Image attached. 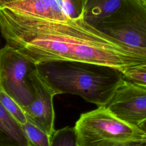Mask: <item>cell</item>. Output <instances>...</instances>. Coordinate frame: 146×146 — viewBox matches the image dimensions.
<instances>
[{
  "instance_id": "8992f818",
  "label": "cell",
  "mask_w": 146,
  "mask_h": 146,
  "mask_svg": "<svg viewBox=\"0 0 146 146\" xmlns=\"http://www.w3.org/2000/svg\"><path fill=\"white\" fill-rule=\"evenodd\" d=\"M106 107L123 121L140 127L146 120V88L124 79Z\"/></svg>"
},
{
  "instance_id": "2e32d148",
  "label": "cell",
  "mask_w": 146,
  "mask_h": 146,
  "mask_svg": "<svg viewBox=\"0 0 146 146\" xmlns=\"http://www.w3.org/2000/svg\"><path fill=\"white\" fill-rule=\"evenodd\" d=\"M140 127L146 132V120L145 121H144L140 125Z\"/></svg>"
},
{
  "instance_id": "8fae6325",
  "label": "cell",
  "mask_w": 146,
  "mask_h": 146,
  "mask_svg": "<svg viewBox=\"0 0 146 146\" xmlns=\"http://www.w3.org/2000/svg\"><path fill=\"white\" fill-rule=\"evenodd\" d=\"M29 146H50L51 137L30 121L21 125Z\"/></svg>"
},
{
  "instance_id": "7a4b0ae2",
  "label": "cell",
  "mask_w": 146,
  "mask_h": 146,
  "mask_svg": "<svg viewBox=\"0 0 146 146\" xmlns=\"http://www.w3.org/2000/svg\"><path fill=\"white\" fill-rule=\"evenodd\" d=\"M36 65V71L54 95L80 96L98 107H106L124 78L121 71L107 66L73 60Z\"/></svg>"
},
{
  "instance_id": "5b68a950",
  "label": "cell",
  "mask_w": 146,
  "mask_h": 146,
  "mask_svg": "<svg viewBox=\"0 0 146 146\" xmlns=\"http://www.w3.org/2000/svg\"><path fill=\"white\" fill-rule=\"evenodd\" d=\"M36 65L15 48L6 44L0 49V88L22 108L35 98L30 74Z\"/></svg>"
},
{
  "instance_id": "9c48e42d",
  "label": "cell",
  "mask_w": 146,
  "mask_h": 146,
  "mask_svg": "<svg viewBox=\"0 0 146 146\" xmlns=\"http://www.w3.org/2000/svg\"><path fill=\"white\" fill-rule=\"evenodd\" d=\"M0 146H29L21 125L0 102Z\"/></svg>"
},
{
  "instance_id": "5bb4252c",
  "label": "cell",
  "mask_w": 146,
  "mask_h": 146,
  "mask_svg": "<svg viewBox=\"0 0 146 146\" xmlns=\"http://www.w3.org/2000/svg\"><path fill=\"white\" fill-rule=\"evenodd\" d=\"M122 73L124 79L146 88V63L128 68Z\"/></svg>"
},
{
  "instance_id": "e0dca14e",
  "label": "cell",
  "mask_w": 146,
  "mask_h": 146,
  "mask_svg": "<svg viewBox=\"0 0 146 146\" xmlns=\"http://www.w3.org/2000/svg\"><path fill=\"white\" fill-rule=\"evenodd\" d=\"M141 1H143V2H145V3H146V0H141Z\"/></svg>"
},
{
  "instance_id": "30bf717a",
  "label": "cell",
  "mask_w": 146,
  "mask_h": 146,
  "mask_svg": "<svg viewBox=\"0 0 146 146\" xmlns=\"http://www.w3.org/2000/svg\"><path fill=\"white\" fill-rule=\"evenodd\" d=\"M124 0H87L83 19L88 24L95 26L102 20L115 13Z\"/></svg>"
},
{
  "instance_id": "7c38bea8",
  "label": "cell",
  "mask_w": 146,
  "mask_h": 146,
  "mask_svg": "<svg viewBox=\"0 0 146 146\" xmlns=\"http://www.w3.org/2000/svg\"><path fill=\"white\" fill-rule=\"evenodd\" d=\"M50 146H78L74 127L55 131L51 137Z\"/></svg>"
},
{
  "instance_id": "4fadbf2b",
  "label": "cell",
  "mask_w": 146,
  "mask_h": 146,
  "mask_svg": "<svg viewBox=\"0 0 146 146\" xmlns=\"http://www.w3.org/2000/svg\"><path fill=\"white\" fill-rule=\"evenodd\" d=\"M0 102L10 115L21 125L27 121L26 116L22 107L1 88Z\"/></svg>"
},
{
  "instance_id": "9a60e30c",
  "label": "cell",
  "mask_w": 146,
  "mask_h": 146,
  "mask_svg": "<svg viewBox=\"0 0 146 146\" xmlns=\"http://www.w3.org/2000/svg\"><path fill=\"white\" fill-rule=\"evenodd\" d=\"M16 1H18V0H0V10L5 8L7 4Z\"/></svg>"
},
{
  "instance_id": "52a82bcc",
  "label": "cell",
  "mask_w": 146,
  "mask_h": 146,
  "mask_svg": "<svg viewBox=\"0 0 146 146\" xmlns=\"http://www.w3.org/2000/svg\"><path fill=\"white\" fill-rule=\"evenodd\" d=\"M87 0H18L5 7L30 16L66 21L83 18Z\"/></svg>"
},
{
  "instance_id": "3957f363",
  "label": "cell",
  "mask_w": 146,
  "mask_h": 146,
  "mask_svg": "<svg viewBox=\"0 0 146 146\" xmlns=\"http://www.w3.org/2000/svg\"><path fill=\"white\" fill-rule=\"evenodd\" d=\"M78 146H146V132L114 116L105 107L82 113L76 121Z\"/></svg>"
},
{
  "instance_id": "277c9868",
  "label": "cell",
  "mask_w": 146,
  "mask_h": 146,
  "mask_svg": "<svg viewBox=\"0 0 146 146\" xmlns=\"http://www.w3.org/2000/svg\"><path fill=\"white\" fill-rule=\"evenodd\" d=\"M129 47L146 52V3L124 0L120 8L95 26Z\"/></svg>"
},
{
  "instance_id": "ba28073f",
  "label": "cell",
  "mask_w": 146,
  "mask_h": 146,
  "mask_svg": "<svg viewBox=\"0 0 146 146\" xmlns=\"http://www.w3.org/2000/svg\"><path fill=\"white\" fill-rule=\"evenodd\" d=\"M30 76L35 88V98L30 104L22 109L27 121L51 137L55 131L53 106V98L55 95L40 78L36 70L31 72Z\"/></svg>"
},
{
  "instance_id": "6da1fadb",
  "label": "cell",
  "mask_w": 146,
  "mask_h": 146,
  "mask_svg": "<svg viewBox=\"0 0 146 146\" xmlns=\"http://www.w3.org/2000/svg\"><path fill=\"white\" fill-rule=\"evenodd\" d=\"M0 31L6 44L35 64L80 61L123 72L146 63V52L100 31L83 18L54 21L5 7L0 10Z\"/></svg>"
}]
</instances>
